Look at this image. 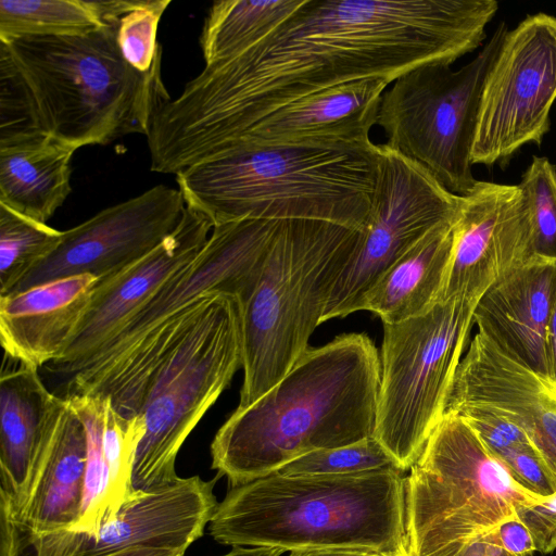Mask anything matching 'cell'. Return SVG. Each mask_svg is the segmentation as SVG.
Masks as SVG:
<instances>
[{"label":"cell","instance_id":"cell-12","mask_svg":"<svg viewBox=\"0 0 556 556\" xmlns=\"http://www.w3.org/2000/svg\"><path fill=\"white\" fill-rule=\"evenodd\" d=\"M556 100V16L528 15L508 30L485 78L472 164H505L525 144H541Z\"/></svg>","mask_w":556,"mask_h":556},{"label":"cell","instance_id":"cell-38","mask_svg":"<svg viewBox=\"0 0 556 556\" xmlns=\"http://www.w3.org/2000/svg\"><path fill=\"white\" fill-rule=\"evenodd\" d=\"M546 377L556 387V298L546 336Z\"/></svg>","mask_w":556,"mask_h":556},{"label":"cell","instance_id":"cell-11","mask_svg":"<svg viewBox=\"0 0 556 556\" xmlns=\"http://www.w3.org/2000/svg\"><path fill=\"white\" fill-rule=\"evenodd\" d=\"M507 31L501 22L479 53L456 71L429 63L403 73L379 102L376 125L383 129L384 144L459 197L478 181L471 150L480 100Z\"/></svg>","mask_w":556,"mask_h":556},{"label":"cell","instance_id":"cell-17","mask_svg":"<svg viewBox=\"0 0 556 556\" xmlns=\"http://www.w3.org/2000/svg\"><path fill=\"white\" fill-rule=\"evenodd\" d=\"M212 224L185 207L177 227L154 250L119 273L97 280L90 303L64 355L45 366L63 381L105 344L205 245Z\"/></svg>","mask_w":556,"mask_h":556},{"label":"cell","instance_id":"cell-25","mask_svg":"<svg viewBox=\"0 0 556 556\" xmlns=\"http://www.w3.org/2000/svg\"><path fill=\"white\" fill-rule=\"evenodd\" d=\"M76 150L48 137L0 150V203L46 224L72 191Z\"/></svg>","mask_w":556,"mask_h":556},{"label":"cell","instance_id":"cell-2","mask_svg":"<svg viewBox=\"0 0 556 556\" xmlns=\"http://www.w3.org/2000/svg\"><path fill=\"white\" fill-rule=\"evenodd\" d=\"M380 376L365 333L309 346L279 382L227 418L211 444L212 468L235 488L308 453L374 437Z\"/></svg>","mask_w":556,"mask_h":556},{"label":"cell","instance_id":"cell-34","mask_svg":"<svg viewBox=\"0 0 556 556\" xmlns=\"http://www.w3.org/2000/svg\"><path fill=\"white\" fill-rule=\"evenodd\" d=\"M170 0H137L117 24L116 41L125 61L140 73L161 66L157 27Z\"/></svg>","mask_w":556,"mask_h":556},{"label":"cell","instance_id":"cell-33","mask_svg":"<svg viewBox=\"0 0 556 556\" xmlns=\"http://www.w3.org/2000/svg\"><path fill=\"white\" fill-rule=\"evenodd\" d=\"M532 217L533 255L556 262V167L533 156L520 182Z\"/></svg>","mask_w":556,"mask_h":556},{"label":"cell","instance_id":"cell-7","mask_svg":"<svg viewBox=\"0 0 556 556\" xmlns=\"http://www.w3.org/2000/svg\"><path fill=\"white\" fill-rule=\"evenodd\" d=\"M361 237L362 231L332 223L280 220L252 292L238 304L243 369L238 407L271 389L309 348Z\"/></svg>","mask_w":556,"mask_h":556},{"label":"cell","instance_id":"cell-32","mask_svg":"<svg viewBox=\"0 0 556 556\" xmlns=\"http://www.w3.org/2000/svg\"><path fill=\"white\" fill-rule=\"evenodd\" d=\"M390 468L399 469L384 447L370 437L349 445L308 453L287 464L277 473L346 476Z\"/></svg>","mask_w":556,"mask_h":556},{"label":"cell","instance_id":"cell-1","mask_svg":"<svg viewBox=\"0 0 556 556\" xmlns=\"http://www.w3.org/2000/svg\"><path fill=\"white\" fill-rule=\"evenodd\" d=\"M497 10L495 0H303L255 45L205 65L156 112L147 135L152 161L176 175L319 90L452 65L482 43Z\"/></svg>","mask_w":556,"mask_h":556},{"label":"cell","instance_id":"cell-4","mask_svg":"<svg viewBox=\"0 0 556 556\" xmlns=\"http://www.w3.org/2000/svg\"><path fill=\"white\" fill-rule=\"evenodd\" d=\"M117 24L0 39V65L22 93L36 140L51 137L77 150L148 135L154 115L172 98L161 66L140 73L125 61Z\"/></svg>","mask_w":556,"mask_h":556},{"label":"cell","instance_id":"cell-24","mask_svg":"<svg viewBox=\"0 0 556 556\" xmlns=\"http://www.w3.org/2000/svg\"><path fill=\"white\" fill-rule=\"evenodd\" d=\"M454 222L429 231L400 257L362 299L359 311L393 325L429 311L439 302L450 264Z\"/></svg>","mask_w":556,"mask_h":556},{"label":"cell","instance_id":"cell-37","mask_svg":"<svg viewBox=\"0 0 556 556\" xmlns=\"http://www.w3.org/2000/svg\"><path fill=\"white\" fill-rule=\"evenodd\" d=\"M452 556H513L500 544L495 529L468 542Z\"/></svg>","mask_w":556,"mask_h":556},{"label":"cell","instance_id":"cell-18","mask_svg":"<svg viewBox=\"0 0 556 556\" xmlns=\"http://www.w3.org/2000/svg\"><path fill=\"white\" fill-rule=\"evenodd\" d=\"M464 409L519 426L556 470V387L480 330L457 367L445 413Z\"/></svg>","mask_w":556,"mask_h":556},{"label":"cell","instance_id":"cell-3","mask_svg":"<svg viewBox=\"0 0 556 556\" xmlns=\"http://www.w3.org/2000/svg\"><path fill=\"white\" fill-rule=\"evenodd\" d=\"M367 139L232 142L178 172L185 205L213 227L242 220H320L366 231L380 168Z\"/></svg>","mask_w":556,"mask_h":556},{"label":"cell","instance_id":"cell-22","mask_svg":"<svg viewBox=\"0 0 556 556\" xmlns=\"http://www.w3.org/2000/svg\"><path fill=\"white\" fill-rule=\"evenodd\" d=\"M556 298V262L531 257L478 301L475 325L507 353L546 376V336Z\"/></svg>","mask_w":556,"mask_h":556},{"label":"cell","instance_id":"cell-39","mask_svg":"<svg viewBox=\"0 0 556 556\" xmlns=\"http://www.w3.org/2000/svg\"><path fill=\"white\" fill-rule=\"evenodd\" d=\"M381 554H375L364 551L353 549H308V551H296L291 552L289 556H377Z\"/></svg>","mask_w":556,"mask_h":556},{"label":"cell","instance_id":"cell-14","mask_svg":"<svg viewBox=\"0 0 556 556\" xmlns=\"http://www.w3.org/2000/svg\"><path fill=\"white\" fill-rule=\"evenodd\" d=\"M210 481L176 479L151 491H136L115 518L94 535L71 529L21 538L7 556H104L126 548H166L185 555L200 539L218 505Z\"/></svg>","mask_w":556,"mask_h":556},{"label":"cell","instance_id":"cell-15","mask_svg":"<svg viewBox=\"0 0 556 556\" xmlns=\"http://www.w3.org/2000/svg\"><path fill=\"white\" fill-rule=\"evenodd\" d=\"M185 207L179 189L165 185L106 207L63 231L56 249L9 293L76 275H91L98 280L111 277L170 235Z\"/></svg>","mask_w":556,"mask_h":556},{"label":"cell","instance_id":"cell-6","mask_svg":"<svg viewBox=\"0 0 556 556\" xmlns=\"http://www.w3.org/2000/svg\"><path fill=\"white\" fill-rule=\"evenodd\" d=\"M280 220L242 219L213 227L195 258L165 283L105 344L62 382L61 397H109L125 418L139 415L147 387L215 293L238 304L258 279Z\"/></svg>","mask_w":556,"mask_h":556},{"label":"cell","instance_id":"cell-5","mask_svg":"<svg viewBox=\"0 0 556 556\" xmlns=\"http://www.w3.org/2000/svg\"><path fill=\"white\" fill-rule=\"evenodd\" d=\"M399 469L346 476H270L231 488L208 523L215 541L283 552L408 554Z\"/></svg>","mask_w":556,"mask_h":556},{"label":"cell","instance_id":"cell-31","mask_svg":"<svg viewBox=\"0 0 556 556\" xmlns=\"http://www.w3.org/2000/svg\"><path fill=\"white\" fill-rule=\"evenodd\" d=\"M144 433L142 415L125 418L113 409L108 397L102 438L109 476L108 522L115 518L122 505L136 493L132 484L134 465Z\"/></svg>","mask_w":556,"mask_h":556},{"label":"cell","instance_id":"cell-27","mask_svg":"<svg viewBox=\"0 0 556 556\" xmlns=\"http://www.w3.org/2000/svg\"><path fill=\"white\" fill-rule=\"evenodd\" d=\"M108 25L104 0H0V39L78 34Z\"/></svg>","mask_w":556,"mask_h":556},{"label":"cell","instance_id":"cell-41","mask_svg":"<svg viewBox=\"0 0 556 556\" xmlns=\"http://www.w3.org/2000/svg\"><path fill=\"white\" fill-rule=\"evenodd\" d=\"M283 551L273 547L232 546V549L220 556H280Z\"/></svg>","mask_w":556,"mask_h":556},{"label":"cell","instance_id":"cell-19","mask_svg":"<svg viewBox=\"0 0 556 556\" xmlns=\"http://www.w3.org/2000/svg\"><path fill=\"white\" fill-rule=\"evenodd\" d=\"M15 363L0 377V517L8 519L22 507L65 404L37 368Z\"/></svg>","mask_w":556,"mask_h":556},{"label":"cell","instance_id":"cell-26","mask_svg":"<svg viewBox=\"0 0 556 556\" xmlns=\"http://www.w3.org/2000/svg\"><path fill=\"white\" fill-rule=\"evenodd\" d=\"M303 0H220L207 11L200 35L205 65L226 61L263 39Z\"/></svg>","mask_w":556,"mask_h":556},{"label":"cell","instance_id":"cell-28","mask_svg":"<svg viewBox=\"0 0 556 556\" xmlns=\"http://www.w3.org/2000/svg\"><path fill=\"white\" fill-rule=\"evenodd\" d=\"M67 400L85 427L87 440L81 511L71 530L94 535L109 521V476L102 445L108 397L79 395Z\"/></svg>","mask_w":556,"mask_h":556},{"label":"cell","instance_id":"cell-8","mask_svg":"<svg viewBox=\"0 0 556 556\" xmlns=\"http://www.w3.org/2000/svg\"><path fill=\"white\" fill-rule=\"evenodd\" d=\"M547 498L516 482L476 430L446 412L405 478L409 556H452Z\"/></svg>","mask_w":556,"mask_h":556},{"label":"cell","instance_id":"cell-40","mask_svg":"<svg viewBox=\"0 0 556 556\" xmlns=\"http://www.w3.org/2000/svg\"><path fill=\"white\" fill-rule=\"evenodd\" d=\"M104 556H184L181 553L166 549V548H153V547H134L126 548L116 553L108 554Z\"/></svg>","mask_w":556,"mask_h":556},{"label":"cell","instance_id":"cell-20","mask_svg":"<svg viewBox=\"0 0 556 556\" xmlns=\"http://www.w3.org/2000/svg\"><path fill=\"white\" fill-rule=\"evenodd\" d=\"M87 440L85 427L65 399L24 504L12 518L0 517V556L21 538L73 528L81 511Z\"/></svg>","mask_w":556,"mask_h":556},{"label":"cell","instance_id":"cell-35","mask_svg":"<svg viewBox=\"0 0 556 556\" xmlns=\"http://www.w3.org/2000/svg\"><path fill=\"white\" fill-rule=\"evenodd\" d=\"M516 511L531 533L535 551L552 553L556 548V494L542 503L520 505Z\"/></svg>","mask_w":556,"mask_h":556},{"label":"cell","instance_id":"cell-16","mask_svg":"<svg viewBox=\"0 0 556 556\" xmlns=\"http://www.w3.org/2000/svg\"><path fill=\"white\" fill-rule=\"evenodd\" d=\"M533 256L532 217L520 187L478 180L460 199L439 301L480 299Z\"/></svg>","mask_w":556,"mask_h":556},{"label":"cell","instance_id":"cell-29","mask_svg":"<svg viewBox=\"0 0 556 556\" xmlns=\"http://www.w3.org/2000/svg\"><path fill=\"white\" fill-rule=\"evenodd\" d=\"M479 432L486 448L516 482L544 498L556 494V470L522 428L492 416Z\"/></svg>","mask_w":556,"mask_h":556},{"label":"cell","instance_id":"cell-9","mask_svg":"<svg viewBox=\"0 0 556 556\" xmlns=\"http://www.w3.org/2000/svg\"><path fill=\"white\" fill-rule=\"evenodd\" d=\"M239 368L242 340L237 299L208 295L147 387L139 412L146 433L132 472L136 491H151L178 479L175 464L180 447Z\"/></svg>","mask_w":556,"mask_h":556},{"label":"cell","instance_id":"cell-10","mask_svg":"<svg viewBox=\"0 0 556 556\" xmlns=\"http://www.w3.org/2000/svg\"><path fill=\"white\" fill-rule=\"evenodd\" d=\"M479 299L437 302L417 317L383 324L374 438L401 471L417 462L445 414Z\"/></svg>","mask_w":556,"mask_h":556},{"label":"cell","instance_id":"cell-21","mask_svg":"<svg viewBox=\"0 0 556 556\" xmlns=\"http://www.w3.org/2000/svg\"><path fill=\"white\" fill-rule=\"evenodd\" d=\"M97 280L76 275L0 295L5 357L37 369L60 359L85 316Z\"/></svg>","mask_w":556,"mask_h":556},{"label":"cell","instance_id":"cell-42","mask_svg":"<svg viewBox=\"0 0 556 556\" xmlns=\"http://www.w3.org/2000/svg\"><path fill=\"white\" fill-rule=\"evenodd\" d=\"M377 556H409V554H404V555H377Z\"/></svg>","mask_w":556,"mask_h":556},{"label":"cell","instance_id":"cell-36","mask_svg":"<svg viewBox=\"0 0 556 556\" xmlns=\"http://www.w3.org/2000/svg\"><path fill=\"white\" fill-rule=\"evenodd\" d=\"M495 532L501 546L513 556H533V539L518 517L502 522Z\"/></svg>","mask_w":556,"mask_h":556},{"label":"cell","instance_id":"cell-30","mask_svg":"<svg viewBox=\"0 0 556 556\" xmlns=\"http://www.w3.org/2000/svg\"><path fill=\"white\" fill-rule=\"evenodd\" d=\"M63 231L0 203V295L9 293L60 244Z\"/></svg>","mask_w":556,"mask_h":556},{"label":"cell","instance_id":"cell-13","mask_svg":"<svg viewBox=\"0 0 556 556\" xmlns=\"http://www.w3.org/2000/svg\"><path fill=\"white\" fill-rule=\"evenodd\" d=\"M380 168L368 228L336 280L321 323L359 311L378 279L429 231L458 215L462 197L422 166L380 143Z\"/></svg>","mask_w":556,"mask_h":556},{"label":"cell","instance_id":"cell-23","mask_svg":"<svg viewBox=\"0 0 556 556\" xmlns=\"http://www.w3.org/2000/svg\"><path fill=\"white\" fill-rule=\"evenodd\" d=\"M391 83L388 78L372 77L319 90L271 112L232 142L275 144L315 138L367 139L376 125L380 99Z\"/></svg>","mask_w":556,"mask_h":556}]
</instances>
